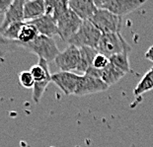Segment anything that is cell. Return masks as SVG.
Wrapping results in <instances>:
<instances>
[{
	"mask_svg": "<svg viewBox=\"0 0 153 147\" xmlns=\"http://www.w3.org/2000/svg\"><path fill=\"white\" fill-rule=\"evenodd\" d=\"M45 15L53 17L55 21L69 9L68 1H63V0H47L45 1Z\"/></svg>",
	"mask_w": 153,
	"mask_h": 147,
	"instance_id": "cell-17",
	"label": "cell"
},
{
	"mask_svg": "<svg viewBox=\"0 0 153 147\" xmlns=\"http://www.w3.org/2000/svg\"><path fill=\"white\" fill-rule=\"evenodd\" d=\"M150 90H153V66L143 75L139 83L135 86L133 90V95L138 97Z\"/></svg>",
	"mask_w": 153,
	"mask_h": 147,
	"instance_id": "cell-19",
	"label": "cell"
},
{
	"mask_svg": "<svg viewBox=\"0 0 153 147\" xmlns=\"http://www.w3.org/2000/svg\"><path fill=\"white\" fill-rule=\"evenodd\" d=\"M86 73L88 74H92L94 76L99 77L104 83H106L108 86H112V85L116 84L118 81H120L122 78L125 76V72L119 69L118 67H116L115 65H113L110 62V64L107 66L105 69L98 70L95 69L93 66L87 71Z\"/></svg>",
	"mask_w": 153,
	"mask_h": 147,
	"instance_id": "cell-11",
	"label": "cell"
},
{
	"mask_svg": "<svg viewBox=\"0 0 153 147\" xmlns=\"http://www.w3.org/2000/svg\"><path fill=\"white\" fill-rule=\"evenodd\" d=\"M35 80V85L33 88V100L35 103H39L43 97L48 83L51 81V75L50 72L48 62L45 59L39 58L38 64L33 65L30 69Z\"/></svg>",
	"mask_w": 153,
	"mask_h": 147,
	"instance_id": "cell-4",
	"label": "cell"
},
{
	"mask_svg": "<svg viewBox=\"0 0 153 147\" xmlns=\"http://www.w3.org/2000/svg\"><path fill=\"white\" fill-rule=\"evenodd\" d=\"M80 51V62L77 67V71H80L85 74L91 67L93 66V61L96 55L98 54V50L92 48H79Z\"/></svg>",
	"mask_w": 153,
	"mask_h": 147,
	"instance_id": "cell-16",
	"label": "cell"
},
{
	"mask_svg": "<svg viewBox=\"0 0 153 147\" xmlns=\"http://www.w3.org/2000/svg\"><path fill=\"white\" fill-rule=\"evenodd\" d=\"M108 88V85L104 83L99 77L94 76L92 74L85 73L83 75H80L74 95H76V96H85V95L103 92V91H106Z\"/></svg>",
	"mask_w": 153,
	"mask_h": 147,
	"instance_id": "cell-8",
	"label": "cell"
},
{
	"mask_svg": "<svg viewBox=\"0 0 153 147\" xmlns=\"http://www.w3.org/2000/svg\"><path fill=\"white\" fill-rule=\"evenodd\" d=\"M109 64H110L109 57H107V56H105V55H103L101 53L97 54L95 59H94V61H93V67L95 68V69H98V70L105 69Z\"/></svg>",
	"mask_w": 153,
	"mask_h": 147,
	"instance_id": "cell-24",
	"label": "cell"
},
{
	"mask_svg": "<svg viewBox=\"0 0 153 147\" xmlns=\"http://www.w3.org/2000/svg\"><path fill=\"white\" fill-rule=\"evenodd\" d=\"M97 50L99 53L110 58L118 53H129L131 48L120 35V33H109V34H102Z\"/></svg>",
	"mask_w": 153,
	"mask_h": 147,
	"instance_id": "cell-1",
	"label": "cell"
},
{
	"mask_svg": "<svg viewBox=\"0 0 153 147\" xmlns=\"http://www.w3.org/2000/svg\"><path fill=\"white\" fill-rule=\"evenodd\" d=\"M24 0H14L8 11L4 15V19L0 25V32L4 31L6 28L14 23L24 21Z\"/></svg>",
	"mask_w": 153,
	"mask_h": 147,
	"instance_id": "cell-12",
	"label": "cell"
},
{
	"mask_svg": "<svg viewBox=\"0 0 153 147\" xmlns=\"http://www.w3.org/2000/svg\"><path fill=\"white\" fill-rule=\"evenodd\" d=\"M144 56H145L146 59L150 60V61H152V62H153V45L148 48V50L145 53Z\"/></svg>",
	"mask_w": 153,
	"mask_h": 147,
	"instance_id": "cell-26",
	"label": "cell"
},
{
	"mask_svg": "<svg viewBox=\"0 0 153 147\" xmlns=\"http://www.w3.org/2000/svg\"><path fill=\"white\" fill-rule=\"evenodd\" d=\"M128 53H122L115 54L113 56H111L110 62L113 65H115L116 67H118L119 69L123 71L125 73L129 72L131 70V66H129V60H128Z\"/></svg>",
	"mask_w": 153,
	"mask_h": 147,
	"instance_id": "cell-20",
	"label": "cell"
},
{
	"mask_svg": "<svg viewBox=\"0 0 153 147\" xmlns=\"http://www.w3.org/2000/svg\"><path fill=\"white\" fill-rule=\"evenodd\" d=\"M54 62L60 71L70 72L71 70H77L80 62L79 48L69 45L65 50L59 53V54L55 57Z\"/></svg>",
	"mask_w": 153,
	"mask_h": 147,
	"instance_id": "cell-9",
	"label": "cell"
},
{
	"mask_svg": "<svg viewBox=\"0 0 153 147\" xmlns=\"http://www.w3.org/2000/svg\"><path fill=\"white\" fill-rule=\"evenodd\" d=\"M20 48H21L20 44H19L18 42H12V41L6 40V39L0 34V54L17 50Z\"/></svg>",
	"mask_w": 153,
	"mask_h": 147,
	"instance_id": "cell-22",
	"label": "cell"
},
{
	"mask_svg": "<svg viewBox=\"0 0 153 147\" xmlns=\"http://www.w3.org/2000/svg\"><path fill=\"white\" fill-rule=\"evenodd\" d=\"M45 15V0H30L24 4V21L29 22Z\"/></svg>",
	"mask_w": 153,
	"mask_h": 147,
	"instance_id": "cell-15",
	"label": "cell"
},
{
	"mask_svg": "<svg viewBox=\"0 0 153 147\" xmlns=\"http://www.w3.org/2000/svg\"><path fill=\"white\" fill-rule=\"evenodd\" d=\"M25 22H19V23H14V24L10 25L9 27H7L4 31L0 32L3 37L6 40L12 41V42H18V36L20 33L22 27L24 26Z\"/></svg>",
	"mask_w": 153,
	"mask_h": 147,
	"instance_id": "cell-21",
	"label": "cell"
},
{
	"mask_svg": "<svg viewBox=\"0 0 153 147\" xmlns=\"http://www.w3.org/2000/svg\"><path fill=\"white\" fill-rule=\"evenodd\" d=\"M20 47L30 53L37 54L39 58L45 59L48 62L54 60L60 53L53 39L43 35H39L34 42L30 44L20 45Z\"/></svg>",
	"mask_w": 153,
	"mask_h": 147,
	"instance_id": "cell-2",
	"label": "cell"
},
{
	"mask_svg": "<svg viewBox=\"0 0 153 147\" xmlns=\"http://www.w3.org/2000/svg\"><path fill=\"white\" fill-rule=\"evenodd\" d=\"M101 36L102 33L92 24L90 20L83 21L76 34L68 40L67 44L75 45L77 48L87 47L97 50Z\"/></svg>",
	"mask_w": 153,
	"mask_h": 147,
	"instance_id": "cell-3",
	"label": "cell"
},
{
	"mask_svg": "<svg viewBox=\"0 0 153 147\" xmlns=\"http://www.w3.org/2000/svg\"><path fill=\"white\" fill-rule=\"evenodd\" d=\"M29 23L37 28L40 35L50 38H53V36L58 35L56 21L50 15H44L40 18L36 19V20L29 21Z\"/></svg>",
	"mask_w": 153,
	"mask_h": 147,
	"instance_id": "cell-14",
	"label": "cell"
},
{
	"mask_svg": "<svg viewBox=\"0 0 153 147\" xmlns=\"http://www.w3.org/2000/svg\"><path fill=\"white\" fill-rule=\"evenodd\" d=\"M82 22L83 21L75 13L68 9L63 15H61L56 20L58 36L61 40L67 42L70 38H72L76 34Z\"/></svg>",
	"mask_w": 153,
	"mask_h": 147,
	"instance_id": "cell-7",
	"label": "cell"
},
{
	"mask_svg": "<svg viewBox=\"0 0 153 147\" xmlns=\"http://www.w3.org/2000/svg\"><path fill=\"white\" fill-rule=\"evenodd\" d=\"M12 3L13 1H10V0H0V15H5Z\"/></svg>",
	"mask_w": 153,
	"mask_h": 147,
	"instance_id": "cell-25",
	"label": "cell"
},
{
	"mask_svg": "<svg viewBox=\"0 0 153 147\" xmlns=\"http://www.w3.org/2000/svg\"><path fill=\"white\" fill-rule=\"evenodd\" d=\"M68 6L82 21L91 20L98 10L92 0H71L68 1Z\"/></svg>",
	"mask_w": 153,
	"mask_h": 147,
	"instance_id": "cell-13",
	"label": "cell"
},
{
	"mask_svg": "<svg viewBox=\"0 0 153 147\" xmlns=\"http://www.w3.org/2000/svg\"><path fill=\"white\" fill-rule=\"evenodd\" d=\"M90 21L102 34L120 33L123 24L122 17L105 9H98Z\"/></svg>",
	"mask_w": 153,
	"mask_h": 147,
	"instance_id": "cell-5",
	"label": "cell"
},
{
	"mask_svg": "<svg viewBox=\"0 0 153 147\" xmlns=\"http://www.w3.org/2000/svg\"><path fill=\"white\" fill-rule=\"evenodd\" d=\"M39 35L40 34H39L37 28L34 25L30 24L29 22H25L24 26L22 27L20 33H19L18 42L20 45L30 44L38 38Z\"/></svg>",
	"mask_w": 153,
	"mask_h": 147,
	"instance_id": "cell-18",
	"label": "cell"
},
{
	"mask_svg": "<svg viewBox=\"0 0 153 147\" xmlns=\"http://www.w3.org/2000/svg\"><path fill=\"white\" fill-rule=\"evenodd\" d=\"M144 0H95L96 7L123 17L144 4Z\"/></svg>",
	"mask_w": 153,
	"mask_h": 147,
	"instance_id": "cell-6",
	"label": "cell"
},
{
	"mask_svg": "<svg viewBox=\"0 0 153 147\" xmlns=\"http://www.w3.org/2000/svg\"><path fill=\"white\" fill-rule=\"evenodd\" d=\"M79 78L80 75L65 71H59L51 75V81L67 96L75 93Z\"/></svg>",
	"mask_w": 153,
	"mask_h": 147,
	"instance_id": "cell-10",
	"label": "cell"
},
{
	"mask_svg": "<svg viewBox=\"0 0 153 147\" xmlns=\"http://www.w3.org/2000/svg\"><path fill=\"white\" fill-rule=\"evenodd\" d=\"M19 81H20V84L24 88H27V89H30V88L33 89L34 88L35 80L33 75L30 72V70L22 71L20 75H19Z\"/></svg>",
	"mask_w": 153,
	"mask_h": 147,
	"instance_id": "cell-23",
	"label": "cell"
}]
</instances>
